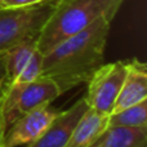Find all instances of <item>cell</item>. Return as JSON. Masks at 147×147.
Returning a JSON list of instances; mask_svg holds the SVG:
<instances>
[{"label":"cell","instance_id":"1","mask_svg":"<svg viewBox=\"0 0 147 147\" xmlns=\"http://www.w3.org/2000/svg\"><path fill=\"white\" fill-rule=\"evenodd\" d=\"M110 25L109 20L99 18L83 31L57 44L43 54L40 75L54 81L61 94L88 83L105 63Z\"/></svg>","mask_w":147,"mask_h":147},{"label":"cell","instance_id":"9","mask_svg":"<svg viewBox=\"0 0 147 147\" xmlns=\"http://www.w3.org/2000/svg\"><path fill=\"white\" fill-rule=\"evenodd\" d=\"M143 99H147V66L137 58L127 59V74L112 112L120 111Z\"/></svg>","mask_w":147,"mask_h":147},{"label":"cell","instance_id":"15","mask_svg":"<svg viewBox=\"0 0 147 147\" xmlns=\"http://www.w3.org/2000/svg\"><path fill=\"white\" fill-rule=\"evenodd\" d=\"M0 81H5V63H4V54H0Z\"/></svg>","mask_w":147,"mask_h":147},{"label":"cell","instance_id":"3","mask_svg":"<svg viewBox=\"0 0 147 147\" xmlns=\"http://www.w3.org/2000/svg\"><path fill=\"white\" fill-rule=\"evenodd\" d=\"M57 0L30 7L0 8V54L30 39H38Z\"/></svg>","mask_w":147,"mask_h":147},{"label":"cell","instance_id":"11","mask_svg":"<svg viewBox=\"0 0 147 147\" xmlns=\"http://www.w3.org/2000/svg\"><path fill=\"white\" fill-rule=\"evenodd\" d=\"M90 147H147V129L107 128Z\"/></svg>","mask_w":147,"mask_h":147},{"label":"cell","instance_id":"8","mask_svg":"<svg viewBox=\"0 0 147 147\" xmlns=\"http://www.w3.org/2000/svg\"><path fill=\"white\" fill-rule=\"evenodd\" d=\"M89 109L85 96L79 98L70 109L59 111L43 133L27 147H65L76 123Z\"/></svg>","mask_w":147,"mask_h":147},{"label":"cell","instance_id":"16","mask_svg":"<svg viewBox=\"0 0 147 147\" xmlns=\"http://www.w3.org/2000/svg\"><path fill=\"white\" fill-rule=\"evenodd\" d=\"M3 3H4V0H0V8H1V5H3Z\"/></svg>","mask_w":147,"mask_h":147},{"label":"cell","instance_id":"5","mask_svg":"<svg viewBox=\"0 0 147 147\" xmlns=\"http://www.w3.org/2000/svg\"><path fill=\"white\" fill-rule=\"evenodd\" d=\"M127 74V59L103 63L88 80L85 99L89 109L105 116L112 112Z\"/></svg>","mask_w":147,"mask_h":147},{"label":"cell","instance_id":"6","mask_svg":"<svg viewBox=\"0 0 147 147\" xmlns=\"http://www.w3.org/2000/svg\"><path fill=\"white\" fill-rule=\"evenodd\" d=\"M38 39H30L4 53L5 84L27 83L40 76L43 53L36 47Z\"/></svg>","mask_w":147,"mask_h":147},{"label":"cell","instance_id":"14","mask_svg":"<svg viewBox=\"0 0 147 147\" xmlns=\"http://www.w3.org/2000/svg\"><path fill=\"white\" fill-rule=\"evenodd\" d=\"M4 84L0 86V147H4V145H3V138H4V132H5L4 124H3V115H1V99H3V88H4Z\"/></svg>","mask_w":147,"mask_h":147},{"label":"cell","instance_id":"10","mask_svg":"<svg viewBox=\"0 0 147 147\" xmlns=\"http://www.w3.org/2000/svg\"><path fill=\"white\" fill-rule=\"evenodd\" d=\"M109 116L88 109L74 128L65 147H90L92 143L107 129Z\"/></svg>","mask_w":147,"mask_h":147},{"label":"cell","instance_id":"17","mask_svg":"<svg viewBox=\"0 0 147 147\" xmlns=\"http://www.w3.org/2000/svg\"><path fill=\"white\" fill-rule=\"evenodd\" d=\"M4 83H5V81H0V86H1V85H3V84H4Z\"/></svg>","mask_w":147,"mask_h":147},{"label":"cell","instance_id":"2","mask_svg":"<svg viewBox=\"0 0 147 147\" xmlns=\"http://www.w3.org/2000/svg\"><path fill=\"white\" fill-rule=\"evenodd\" d=\"M124 0H57L39 34L36 47L43 54L99 18L111 22Z\"/></svg>","mask_w":147,"mask_h":147},{"label":"cell","instance_id":"13","mask_svg":"<svg viewBox=\"0 0 147 147\" xmlns=\"http://www.w3.org/2000/svg\"><path fill=\"white\" fill-rule=\"evenodd\" d=\"M45 0H4L1 8H20V7H30Z\"/></svg>","mask_w":147,"mask_h":147},{"label":"cell","instance_id":"4","mask_svg":"<svg viewBox=\"0 0 147 147\" xmlns=\"http://www.w3.org/2000/svg\"><path fill=\"white\" fill-rule=\"evenodd\" d=\"M61 96L54 81L39 76L27 83L4 84L1 99L3 124L7 129L16 119L44 105H51Z\"/></svg>","mask_w":147,"mask_h":147},{"label":"cell","instance_id":"7","mask_svg":"<svg viewBox=\"0 0 147 147\" xmlns=\"http://www.w3.org/2000/svg\"><path fill=\"white\" fill-rule=\"evenodd\" d=\"M58 112V110L51 107V105H44L26 112L5 129L3 145L4 147H18L34 142Z\"/></svg>","mask_w":147,"mask_h":147},{"label":"cell","instance_id":"12","mask_svg":"<svg viewBox=\"0 0 147 147\" xmlns=\"http://www.w3.org/2000/svg\"><path fill=\"white\" fill-rule=\"evenodd\" d=\"M107 128L147 129V99L109 115Z\"/></svg>","mask_w":147,"mask_h":147}]
</instances>
